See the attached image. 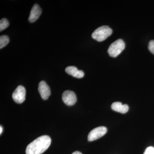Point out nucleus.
<instances>
[{
	"instance_id": "1",
	"label": "nucleus",
	"mask_w": 154,
	"mask_h": 154,
	"mask_svg": "<svg viewBox=\"0 0 154 154\" xmlns=\"http://www.w3.org/2000/svg\"><path fill=\"white\" fill-rule=\"evenodd\" d=\"M51 139L48 135L39 137L30 143L26 149V154H42L49 148Z\"/></svg>"
},
{
	"instance_id": "2",
	"label": "nucleus",
	"mask_w": 154,
	"mask_h": 154,
	"mask_svg": "<svg viewBox=\"0 0 154 154\" xmlns=\"http://www.w3.org/2000/svg\"><path fill=\"white\" fill-rule=\"evenodd\" d=\"M112 30L107 26L97 28L92 34V38L98 42L104 41L112 34Z\"/></svg>"
},
{
	"instance_id": "3",
	"label": "nucleus",
	"mask_w": 154,
	"mask_h": 154,
	"mask_svg": "<svg viewBox=\"0 0 154 154\" xmlns=\"http://www.w3.org/2000/svg\"><path fill=\"white\" fill-rule=\"evenodd\" d=\"M125 44L122 39H118L114 42L109 46L107 52L111 57H116L118 56L125 49Z\"/></svg>"
},
{
	"instance_id": "4",
	"label": "nucleus",
	"mask_w": 154,
	"mask_h": 154,
	"mask_svg": "<svg viewBox=\"0 0 154 154\" xmlns=\"http://www.w3.org/2000/svg\"><path fill=\"white\" fill-rule=\"evenodd\" d=\"M107 129L104 126H100L94 128L89 133L88 140L93 141L103 137L106 133Z\"/></svg>"
},
{
	"instance_id": "5",
	"label": "nucleus",
	"mask_w": 154,
	"mask_h": 154,
	"mask_svg": "<svg viewBox=\"0 0 154 154\" xmlns=\"http://www.w3.org/2000/svg\"><path fill=\"white\" fill-rule=\"evenodd\" d=\"M26 90L23 86H18L12 94V98L15 102L18 104L23 103L25 100Z\"/></svg>"
},
{
	"instance_id": "6",
	"label": "nucleus",
	"mask_w": 154,
	"mask_h": 154,
	"mask_svg": "<svg viewBox=\"0 0 154 154\" xmlns=\"http://www.w3.org/2000/svg\"><path fill=\"white\" fill-rule=\"evenodd\" d=\"M62 100L66 105L72 106L76 102L77 97L74 92L71 91H66L63 94Z\"/></svg>"
},
{
	"instance_id": "7",
	"label": "nucleus",
	"mask_w": 154,
	"mask_h": 154,
	"mask_svg": "<svg viewBox=\"0 0 154 154\" xmlns=\"http://www.w3.org/2000/svg\"><path fill=\"white\" fill-rule=\"evenodd\" d=\"M38 91L42 98L46 100L51 95V90L49 86L44 81H42L38 84Z\"/></svg>"
},
{
	"instance_id": "8",
	"label": "nucleus",
	"mask_w": 154,
	"mask_h": 154,
	"mask_svg": "<svg viewBox=\"0 0 154 154\" xmlns=\"http://www.w3.org/2000/svg\"><path fill=\"white\" fill-rule=\"evenodd\" d=\"M42 14V10L38 5L35 4L33 6V8L30 11V16H29V22L31 23H33L36 22L40 17Z\"/></svg>"
},
{
	"instance_id": "9",
	"label": "nucleus",
	"mask_w": 154,
	"mask_h": 154,
	"mask_svg": "<svg viewBox=\"0 0 154 154\" xmlns=\"http://www.w3.org/2000/svg\"><path fill=\"white\" fill-rule=\"evenodd\" d=\"M66 72L68 74L78 79L82 78L85 75L84 72L77 69L76 67L69 66L67 67L65 69Z\"/></svg>"
},
{
	"instance_id": "10",
	"label": "nucleus",
	"mask_w": 154,
	"mask_h": 154,
	"mask_svg": "<svg viewBox=\"0 0 154 154\" xmlns=\"http://www.w3.org/2000/svg\"><path fill=\"white\" fill-rule=\"evenodd\" d=\"M112 110L116 112L122 113H125L128 111L129 107L126 104H122L121 102H115L111 105Z\"/></svg>"
},
{
	"instance_id": "11",
	"label": "nucleus",
	"mask_w": 154,
	"mask_h": 154,
	"mask_svg": "<svg viewBox=\"0 0 154 154\" xmlns=\"http://www.w3.org/2000/svg\"><path fill=\"white\" fill-rule=\"evenodd\" d=\"M9 38L8 36L6 35H2L0 37V48L2 49L3 48L5 47L8 44Z\"/></svg>"
},
{
	"instance_id": "12",
	"label": "nucleus",
	"mask_w": 154,
	"mask_h": 154,
	"mask_svg": "<svg viewBox=\"0 0 154 154\" xmlns=\"http://www.w3.org/2000/svg\"><path fill=\"white\" fill-rule=\"evenodd\" d=\"M9 26V22L7 19L4 18L1 19L0 21V31H2L5 30L8 28Z\"/></svg>"
},
{
	"instance_id": "13",
	"label": "nucleus",
	"mask_w": 154,
	"mask_h": 154,
	"mask_svg": "<svg viewBox=\"0 0 154 154\" xmlns=\"http://www.w3.org/2000/svg\"><path fill=\"white\" fill-rule=\"evenodd\" d=\"M148 48L149 51L154 54V40H151L149 43Z\"/></svg>"
},
{
	"instance_id": "14",
	"label": "nucleus",
	"mask_w": 154,
	"mask_h": 154,
	"mask_svg": "<svg viewBox=\"0 0 154 154\" xmlns=\"http://www.w3.org/2000/svg\"><path fill=\"white\" fill-rule=\"evenodd\" d=\"M143 154H154V148L150 146L146 149Z\"/></svg>"
},
{
	"instance_id": "15",
	"label": "nucleus",
	"mask_w": 154,
	"mask_h": 154,
	"mask_svg": "<svg viewBox=\"0 0 154 154\" xmlns=\"http://www.w3.org/2000/svg\"><path fill=\"white\" fill-rule=\"evenodd\" d=\"M72 154H82V153L81 152H79V151H76L74 152L73 153H72Z\"/></svg>"
},
{
	"instance_id": "16",
	"label": "nucleus",
	"mask_w": 154,
	"mask_h": 154,
	"mask_svg": "<svg viewBox=\"0 0 154 154\" xmlns=\"http://www.w3.org/2000/svg\"><path fill=\"white\" fill-rule=\"evenodd\" d=\"M3 131V128L2 127V126H1L0 127V134H2V133Z\"/></svg>"
}]
</instances>
